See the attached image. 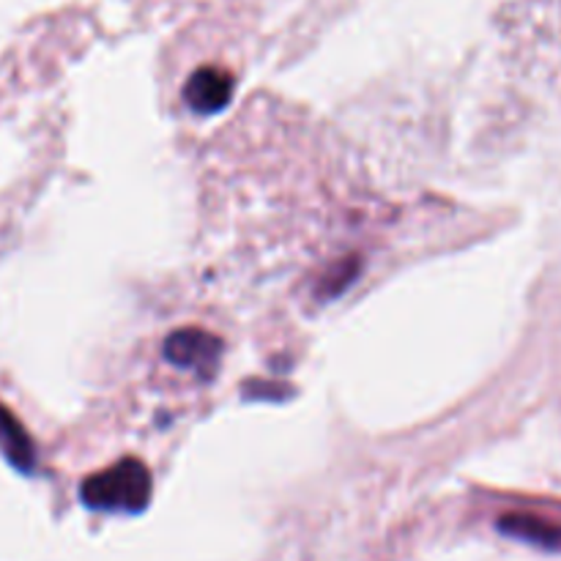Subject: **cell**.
I'll use <instances>...</instances> for the list:
<instances>
[{
  "instance_id": "obj_6",
  "label": "cell",
  "mask_w": 561,
  "mask_h": 561,
  "mask_svg": "<svg viewBox=\"0 0 561 561\" xmlns=\"http://www.w3.org/2000/svg\"><path fill=\"white\" fill-rule=\"evenodd\" d=\"M354 272H356V261L343 263V266H340L337 272L329 274V277L323 279V294H327V296H337L340 290L345 288V285H351V279H354Z\"/></svg>"
},
{
  "instance_id": "obj_2",
  "label": "cell",
  "mask_w": 561,
  "mask_h": 561,
  "mask_svg": "<svg viewBox=\"0 0 561 561\" xmlns=\"http://www.w3.org/2000/svg\"><path fill=\"white\" fill-rule=\"evenodd\" d=\"M164 356L179 367H195L208 373L219 359V340L201 329H181L164 343Z\"/></svg>"
},
{
  "instance_id": "obj_1",
  "label": "cell",
  "mask_w": 561,
  "mask_h": 561,
  "mask_svg": "<svg viewBox=\"0 0 561 561\" xmlns=\"http://www.w3.org/2000/svg\"><path fill=\"white\" fill-rule=\"evenodd\" d=\"M85 507L104 513H142L151 499V474L140 460H121L99 474L88 477L80 488Z\"/></svg>"
},
{
  "instance_id": "obj_4",
  "label": "cell",
  "mask_w": 561,
  "mask_h": 561,
  "mask_svg": "<svg viewBox=\"0 0 561 561\" xmlns=\"http://www.w3.org/2000/svg\"><path fill=\"white\" fill-rule=\"evenodd\" d=\"M496 526L502 535L513 537V540L529 542V546L542 548V551L561 553V526L551 524V520L526 513H510L499 518Z\"/></svg>"
},
{
  "instance_id": "obj_3",
  "label": "cell",
  "mask_w": 561,
  "mask_h": 561,
  "mask_svg": "<svg viewBox=\"0 0 561 561\" xmlns=\"http://www.w3.org/2000/svg\"><path fill=\"white\" fill-rule=\"evenodd\" d=\"M230 93H233V80H230V75H225L222 69H211V66L195 71L184 88L186 104H190L195 113L203 115L222 110L225 104L230 102Z\"/></svg>"
},
{
  "instance_id": "obj_5",
  "label": "cell",
  "mask_w": 561,
  "mask_h": 561,
  "mask_svg": "<svg viewBox=\"0 0 561 561\" xmlns=\"http://www.w3.org/2000/svg\"><path fill=\"white\" fill-rule=\"evenodd\" d=\"M0 449H3L5 458L22 471L33 469V444L25 436L20 422L9 414V411L0 405Z\"/></svg>"
}]
</instances>
